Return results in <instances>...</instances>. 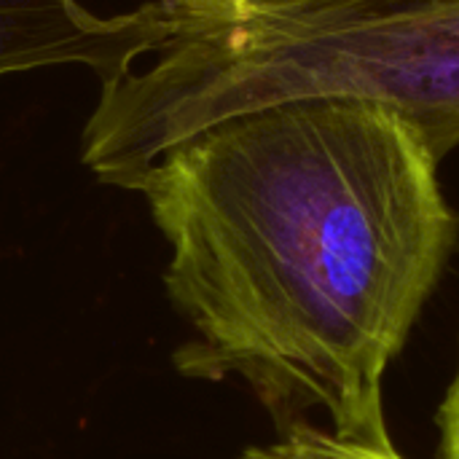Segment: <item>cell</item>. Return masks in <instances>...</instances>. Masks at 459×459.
<instances>
[{
  "instance_id": "6da1fadb",
  "label": "cell",
  "mask_w": 459,
  "mask_h": 459,
  "mask_svg": "<svg viewBox=\"0 0 459 459\" xmlns=\"http://www.w3.org/2000/svg\"><path fill=\"white\" fill-rule=\"evenodd\" d=\"M441 159L398 113L344 97L229 118L137 183L188 325L180 377L239 379L280 428L323 409L393 452L385 374L457 245Z\"/></svg>"
},
{
  "instance_id": "7a4b0ae2",
  "label": "cell",
  "mask_w": 459,
  "mask_h": 459,
  "mask_svg": "<svg viewBox=\"0 0 459 459\" xmlns=\"http://www.w3.org/2000/svg\"><path fill=\"white\" fill-rule=\"evenodd\" d=\"M172 32L145 67L100 83L81 161L134 191L196 134L280 102L344 97L459 145V0H161Z\"/></svg>"
},
{
  "instance_id": "3957f363",
  "label": "cell",
  "mask_w": 459,
  "mask_h": 459,
  "mask_svg": "<svg viewBox=\"0 0 459 459\" xmlns=\"http://www.w3.org/2000/svg\"><path fill=\"white\" fill-rule=\"evenodd\" d=\"M169 32L161 0L113 16L94 13L81 0H0V81L81 65L105 83L159 51Z\"/></svg>"
},
{
  "instance_id": "277c9868",
  "label": "cell",
  "mask_w": 459,
  "mask_h": 459,
  "mask_svg": "<svg viewBox=\"0 0 459 459\" xmlns=\"http://www.w3.org/2000/svg\"><path fill=\"white\" fill-rule=\"evenodd\" d=\"M239 459H403L398 449L385 452L363 441L339 436L333 428H317L309 420H293L282 428L280 438L250 446Z\"/></svg>"
},
{
  "instance_id": "5b68a950",
  "label": "cell",
  "mask_w": 459,
  "mask_h": 459,
  "mask_svg": "<svg viewBox=\"0 0 459 459\" xmlns=\"http://www.w3.org/2000/svg\"><path fill=\"white\" fill-rule=\"evenodd\" d=\"M441 425V455L444 459H459V368L438 414Z\"/></svg>"
}]
</instances>
